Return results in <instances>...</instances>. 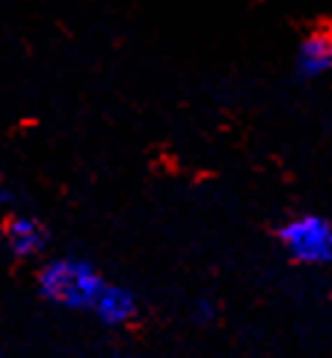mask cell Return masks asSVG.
<instances>
[{
	"mask_svg": "<svg viewBox=\"0 0 332 358\" xmlns=\"http://www.w3.org/2000/svg\"><path fill=\"white\" fill-rule=\"evenodd\" d=\"M102 285H105V280L96 271V265L87 259H79V257L50 259L38 271L41 297L56 303L62 309H70V312L91 309Z\"/></svg>",
	"mask_w": 332,
	"mask_h": 358,
	"instance_id": "1",
	"label": "cell"
},
{
	"mask_svg": "<svg viewBox=\"0 0 332 358\" xmlns=\"http://www.w3.org/2000/svg\"><path fill=\"white\" fill-rule=\"evenodd\" d=\"M199 312H201V317H213V306H210V303H199Z\"/></svg>",
	"mask_w": 332,
	"mask_h": 358,
	"instance_id": "7",
	"label": "cell"
},
{
	"mask_svg": "<svg viewBox=\"0 0 332 358\" xmlns=\"http://www.w3.org/2000/svg\"><path fill=\"white\" fill-rule=\"evenodd\" d=\"M280 245L301 265H326L332 257L329 222L321 213H301L280 227Z\"/></svg>",
	"mask_w": 332,
	"mask_h": 358,
	"instance_id": "2",
	"label": "cell"
},
{
	"mask_svg": "<svg viewBox=\"0 0 332 358\" xmlns=\"http://www.w3.org/2000/svg\"><path fill=\"white\" fill-rule=\"evenodd\" d=\"M3 239H6V248L17 259H32L47 248V230L38 219L12 216L3 227Z\"/></svg>",
	"mask_w": 332,
	"mask_h": 358,
	"instance_id": "5",
	"label": "cell"
},
{
	"mask_svg": "<svg viewBox=\"0 0 332 358\" xmlns=\"http://www.w3.org/2000/svg\"><path fill=\"white\" fill-rule=\"evenodd\" d=\"M294 67L303 79H321L332 67V38L326 29H315L297 44Z\"/></svg>",
	"mask_w": 332,
	"mask_h": 358,
	"instance_id": "4",
	"label": "cell"
},
{
	"mask_svg": "<svg viewBox=\"0 0 332 358\" xmlns=\"http://www.w3.org/2000/svg\"><path fill=\"white\" fill-rule=\"evenodd\" d=\"M91 312L105 327H126L137 317V297H134L131 289H126V285L105 282L99 289V294H96V300H94Z\"/></svg>",
	"mask_w": 332,
	"mask_h": 358,
	"instance_id": "3",
	"label": "cell"
},
{
	"mask_svg": "<svg viewBox=\"0 0 332 358\" xmlns=\"http://www.w3.org/2000/svg\"><path fill=\"white\" fill-rule=\"evenodd\" d=\"M12 199H15L12 187H6L3 181H0V207H9V204H12Z\"/></svg>",
	"mask_w": 332,
	"mask_h": 358,
	"instance_id": "6",
	"label": "cell"
}]
</instances>
